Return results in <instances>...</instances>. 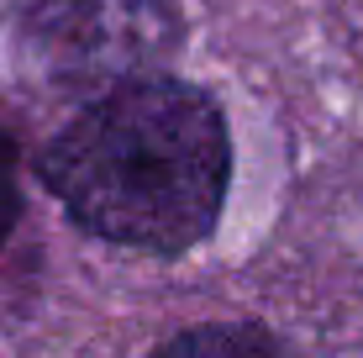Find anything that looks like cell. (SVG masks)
Listing matches in <instances>:
<instances>
[{
  "mask_svg": "<svg viewBox=\"0 0 363 358\" xmlns=\"http://www.w3.org/2000/svg\"><path fill=\"white\" fill-rule=\"evenodd\" d=\"M43 184L84 232L143 253L211 237L232 179L227 116L184 79H143L84 106L37 158Z\"/></svg>",
  "mask_w": 363,
  "mask_h": 358,
  "instance_id": "1",
  "label": "cell"
},
{
  "mask_svg": "<svg viewBox=\"0 0 363 358\" xmlns=\"http://www.w3.org/2000/svg\"><path fill=\"white\" fill-rule=\"evenodd\" d=\"M179 43L174 0H32L11 27V64L32 90L95 106L158 79Z\"/></svg>",
  "mask_w": 363,
  "mask_h": 358,
  "instance_id": "2",
  "label": "cell"
},
{
  "mask_svg": "<svg viewBox=\"0 0 363 358\" xmlns=\"http://www.w3.org/2000/svg\"><path fill=\"white\" fill-rule=\"evenodd\" d=\"M147 358H290V348L258 322H211L174 332Z\"/></svg>",
  "mask_w": 363,
  "mask_h": 358,
  "instance_id": "3",
  "label": "cell"
},
{
  "mask_svg": "<svg viewBox=\"0 0 363 358\" xmlns=\"http://www.w3.org/2000/svg\"><path fill=\"white\" fill-rule=\"evenodd\" d=\"M16 216H21V195H16V174H11V147L0 138V242L11 237Z\"/></svg>",
  "mask_w": 363,
  "mask_h": 358,
  "instance_id": "4",
  "label": "cell"
}]
</instances>
